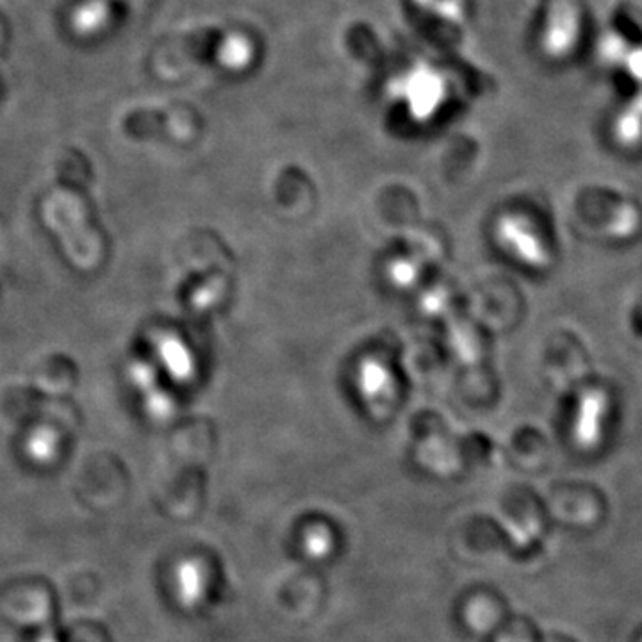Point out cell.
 Masks as SVG:
<instances>
[{"mask_svg": "<svg viewBox=\"0 0 642 642\" xmlns=\"http://www.w3.org/2000/svg\"><path fill=\"white\" fill-rule=\"evenodd\" d=\"M224 60L231 66L245 65L248 60V47L245 45V42H239V40L228 42L224 51Z\"/></svg>", "mask_w": 642, "mask_h": 642, "instance_id": "cell-1", "label": "cell"}, {"mask_svg": "<svg viewBox=\"0 0 642 642\" xmlns=\"http://www.w3.org/2000/svg\"><path fill=\"white\" fill-rule=\"evenodd\" d=\"M36 642H57V639L54 638V633L49 630V627H43L42 633H40Z\"/></svg>", "mask_w": 642, "mask_h": 642, "instance_id": "cell-2", "label": "cell"}]
</instances>
